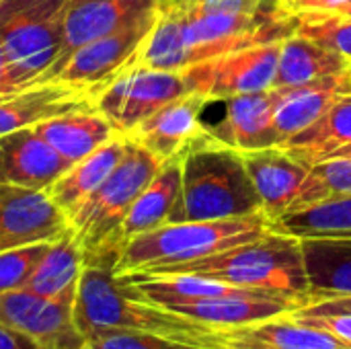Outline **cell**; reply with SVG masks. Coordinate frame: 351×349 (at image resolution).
I'll list each match as a JSON object with an SVG mask.
<instances>
[{
	"instance_id": "cell-21",
	"label": "cell",
	"mask_w": 351,
	"mask_h": 349,
	"mask_svg": "<svg viewBox=\"0 0 351 349\" xmlns=\"http://www.w3.org/2000/svg\"><path fill=\"white\" fill-rule=\"evenodd\" d=\"M125 144L128 138L123 134L115 136L93 154L74 163L60 179H56L45 189L47 197L68 218V222L117 167V163L125 152Z\"/></svg>"
},
{
	"instance_id": "cell-7",
	"label": "cell",
	"mask_w": 351,
	"mask_h": 349,
	"mask_svg": "<svg viewBox=\"0 0 351 349\" xmlns=\"http://www.w3.org/2000/svg\"><path fill=\"white\" fill-rule=\"evenodd\" d=\"M181 10L183 39L189 53V66L228 51L280 41L294 33L292 16L282 12L274 0H269L265 8L257 14L204 12L189 10L183 6Z\"/></svg>"
},
{
	"instance_id": "cell-24",
	"label": "cell",
	"mask_w": 351,
	"mask_h": 349,
	"mask_svg": "<svg viewBox=\"0 0 351 349\" xmlns=\"http://www.w3.org/2000/svg\"><path fill=\"white\" fill-rule=\"evenodd\" d=\"M308 302L351 296V237L300 239Z\"/></svg>"
},
{
	"instance_id": "cell-9",
	"label": "cell",
	"mask_w": 351,
	"mask_h": 349,
	"mask_svg": "<svg viewBox=\"0 0 351 349\" xmlns=\"http://www.w3.org/2000/svg\"><path fill=\"white\" fill-rule=\"evenodd\" d=\"M280 45L282 39L228 51L197 62L181 72L189 84V91L204 95L210 103L267 91L274 88Z\"/></svg>"
},
{
	"instance_id": "cell-20",
	"label": "cell",
	"mask_w": 351,
	"mask_h": 349,
	"mask_svg": "<svg viewBox=\"0 0 351 349\" xmlns=\"http://www.w3.org/2000/svg\"><path fill=\"white\" fill-rule=\"evenodd\" d=\"M278 107L274 113V136L278 146L313 125L341 95L351 93V70L300 86L278 88Z\"/></svg>"
},
{
	"instance_id": "cell-18",
	"label": "cell",
	"mask_w": 351,
	"mask_h": 349,
	"mask_svg": "<svg viewBox=\"0 0 351 349\" xmlns=\"http://www.w3.org/2000/svg\"><path fill=\"white\" fill-rule=\"evenodd\" d=\"M243 160L261 197L265 216L276 222L288 214L308 179L311 167L294 158L282 146L243 152Z\"/></svg>"
},
{
	"instance_id": "cell-16",
	"label": "cell",
	"mask_w": 351,
	"mask_h": 349,
	"mask_svg": "<svg viewBox=\"0 0 351 349\" xmlns=\"http://www.w3.org/2000/svg\"><path fill=\"white\" fill-rule=\"evenodd\" d=\"M93 95L58 80L35 82L0 99V138L19 130L35 128L47 119L78 109H93Z\"/></svg>"
},
{
	"instance_id": "cell-5",
	"label": "cell",
	"mask_w": 351,
	"mask_h": 349,
	"mask_svg": "<svg viewBox=\"0 0 351 349\" xmlns=\"http://www.w3.org/2000/svg\"><path fill=\"white\" fill-rule=\"evenodd\" d=\"M160 167L162 163L156 156L128 138L117 167L70 220V230L82 251L84 263H117L121 222Z\"/></svg>"
},
{
	"instance_id": "cell-8",
	"label": "cell",
	"mask_w": 351,
	"mask_h": 349,
	"mask_svg": "<svg viewBox=\"0 0 351 349\" xmlns=\"http://www.w3.org/2000/svg\"><path fill=\"white\" fill-rule=\"evenodd\" d=\"M158 10L160 8L144 14L142 19L130 23L128 27L115 33H109L105 37H99L78 47L58 66L47 70L39 82L58 80L82 88L95 97L103 86H107L111 80H115L119 74L128 70L138 47L142 45L144 37L152 29Z\"/></svg>"
},
{
	"instance_id": "cell-1",
	"label": "cell",
	"mask_w": 351,
	"mask_h": 349,
	"mask_svg": "<svg viewBox=\"0 0 351 349\" xmlns=\"http://www.w3.org/2000/svg\"><path fill=\"white\" fill-rule=\"evenodd\" d=\"M113 263H84L74 298L76 325L93 341L107 331H142L199 348L220 349L224 333L162 309L115 276Z\"/></svg>"
},
{
	"instance_id": "cell-31",
	"label": "cell",
	"mask_w": 351,
	"mask_h": 349,
	"mask_svg": "<svg viewBox=\"0 0 351 349\" xmlns=\"http://www.w3.org/2000/svg\"><path fill=\"white\" fill-rule=\"evenodd\" d=\"M348 195H351V156L325 160L311 169L308 179L302 185L290 212H298L308 206Z\"/></svg>"
},
{
	"instance_id": "cell-19",
	"label": "cell",
	"mask_w": 351,
	"mask_h": 349,
	"mask_svg": "<svg viewBox=\"0 0 351 349\" xmlns=\"http://www.w3.org/2000/svg\"><path fill=\"white\" fill-rule=\"evenodd\" d=\"M278 97V88H267L226 99V115L220 123L208 125L210 134L239 152L278 146L271 128Z\"/></svg>"
},
{
	"instance_id": "cell-22",
	"label": "cell",
	"mask_w": 351,
	"mask_h": 349,
	"mask_svg": "<svg viewBox=\"0 0 351 349\" xmlns=\"http://www.w3.org/2000/svg\"><path fill=\"white\" fill-rule=\"evenodd\" d=\"M306 167L351 156V93L341 95L313 125L282 144Z\"/></svg>"
},
{
	"instance_id": "cell-13",
	"label": "cell",
	"mask_w": 351,
	"mask_h": 349,
	"mask_svg": "<svg viewBox=\"0 0 351 349\" xmlns=\"http://www.w3.org/2000/svg\"><path fill=\"white\" fill-rule=\"evenodd\" d=\"M210 101L199 93H187L138 123L125 138L146 148L160 163L181 158L191 144L208 134L202 113Z\"/></svg>"
},
{
	"instance_id": "cell-43",
	"label": "cell",
	"mask_w": 351,
	"mask_h": 349,
	"mask_svg": "<svg viewBox=\"0 0 351 349\" xmlns=\"http://www.w3.org/2000/svg\"><path fill=\"white\" fill-rule=\"evenodd\" d=\"M0 62H6L4 60V51H2V43H0Z\"/></svg>"
},
{
	"instance_id": "cell-4",
	"label": "cell",
	"mask_w": 351,
	"mask_h": 349,
	"mask_svg": "<svg viewBox=\"0 0 351 349\" xmlns=\"http://www.w3.org/2000/svg\"><path fill=\"white\" fill-rule=\"evenodd\" d=\"M269 230L274 222L263 212L228 220L171 222L125 241L113 272L115 276L158 274L255 241Z\"/></svg>"
},
{
	"instance_id": "cell-45",
	"label": "cell",
	"mask_w": 351,
	"mask_h": 349,
	"mask_svg": "<svg viewBox=\"0 0 351 349\" xmlns=\"http://www.w3.org/2000/svg\"><path fill=\"white\" fill-rule=\"evenodd\" d=\"M78 349H95L90 344H86V346H82V348H78Z\"/></svg>"
},
{
	"instance_id": "cell-11",
	"label": "cell",
	"mask_w": 351,
	"mask_h": 349,
	"mask_svg": "<svg viewBox=\"0 0 351 349\" xmlns=\"http://www.w3.org/2000/svg\"><path fill=\"white\" fill-rule=\"evenodd\" d=\"M76 288L58 296L43 298L25 288L0 294V323L25 331L45 349H78L86 337L74 317Z\"/></svg>"
},
{
	"instance_id": "cell-10",
	"label": "cell",
	"mask_w": 351,
	"mask_h": 349,
	"mask_svg": "<svg viewBox=\"0 0 351 349\" xmlns=\"http://www.w3.org/2000/svg\"><path fill=\"white\" fill-rule=\"evenodd\" d=\"M187 93L191 91L183 72L134 68L103 86L93 97V103L95 109L125 136L160 107Z\"/></svg>"
},
{
	"instance_id": "cell-47",
	"label": "cell",
	"mask_w": 351,
	"mask_h": 349,
	"mask_svg": "<svg viewBox=\"0 0 351 349\" xmlns=\"http://www.w3.org/2000/svg\"><path fill=\"white\" fill-rule=\"evenodd\" d=\"M179 2H185V0H179Z\"/></svg>"
},
{
	"instance_id": "cell-41",
	"label": "cell",
	"mask_w": 351,
	"mask_h": 349,
	"mask_svg": "<svg viewBox=\"0 0 351 349\" xmlns=\"http://www.w3.org/2000/svg\"><path fill=\"white\" fill-rule=\"evenodd\" d=\"M179 4V0H160V8H169V6H175Z\"/></svg>"
},
{
	"instance_id": "cell-14",
	"label": "cell",
	"mask_w": 351,
	"mask_h": 349,
	"mask_svg": "<svg viewBox=\"0 0 351 349\" xmlns=\"http://www.w3.org/2000/svg\"><path fill=\"white\" fill-rule=\"evenodd\" d=\"M156 8H160V0H66L60 8L62 56L53 66L78 47L115 33Z\"/></svg>"
},
{
	"instance_id": "cell-46",
	"label": "cell",
	"mask_w": 351,
	"mask_h": 349,
	"mask_svg": "<svg viewBox=\"0 0 351 349\" xmlns=\"http://www.w3.org/2000/svg\"><path fill=\"white\" fill-rule=\"evenodd\" d=\"M274 2H276V6H280V4H284L286 0H274Z\"/></svg>"
},
{
	"instance_id": "cell-23",
	"label": "cell",
	"mask_w": 351,
	"mask_h": 349,
	"mask_svg": "<svg viewBox=\"0 0 351 349\" xmlns=\"http://www.w3.org/2000/svg\"><path fill=\"white\" fill-rule=\"evenodd\" d=\"M220 349H351L341 339L319 327L294 321L290 315L257 325L230 329Z\"/></svg>"
},
{
	"instance_id": "cell-35",
	"label": "cell",
	"mask_w": 351,
	"mask_h": 349,
	"mask_svg": "<svg viewBox=\"0 0 351 349\" xmlns=\"http://www.w3.org/2000/svg\"><path fill=\"white\" fill-rule=\"evenodd\" d=\"M269 0H185L179 2L189 10L204 12H224V14H257L265 8Z\"/></svg>"
},
{
	"instance_id": "cell-6",
	"label": "cell",
	"mask_w": 351,
	"mask_h": 349,
	"mask_svg": "<svg viewBox=\"0 0 351 349\" xmlns=\"http://www.w3.org/2000/svg\"><path fill=\"white\" fill-rule=\"evenodd\" d=\"M66 0H0V43L14 76L31 86L62 56L60 8Z\"/></svg>"
},
{
	"instance_id": "cell-39",
	"label": "cell",
	"mask_w": 351,
	"mask_h": 349,
	"mask_svg": "<svg viewBox=\"0 0 351 349\" xmlns=\"http://www.w3.org/2000/svg\"><path fill=\"white\" fill-rule=\"evenodd\" d=\"M0 349H45L21 329L0 323Z\"/></svg>"
},
{
	"instance_id": "cell-42",
	"label": "cell",
	"mask_w": 351,
	"mask_h": 349,
	"mask_svg": "<svg viewBox=\"0 0 351 349\" xmlns=\"http://www.w3.org/2000/svg\"><path fill=\"white\" fill-rule=\"evenodd\" d=\"M339 12H343V14H350V16H351V0L348 2V6H346L343 10H339Z\"/></svg>"
},
{
	"instance_id": "cell-34",
	"label": "cell",
	"mask_w": 351,
	"mask_h": 349,
	"mask_svg": "<svg viewBox=\"0 0 351 349\" xmlns=\"http://www.w3.org/2000/svg\"><path fill=\"white\" fill-rule=\"evenodd\" d=\"M88 344L95 349H208L142 331H107Z\"/></svg>"
},
{
	"instance_id": "cell-36",
	"label": "cell",
	"mask_w": 351,
	"mask_h": 349,
	"mask_svg": "<svg viewBox=\"0 0 351 349\" xmlns=\"http://www.w3.org/2000/svg\"><path fill=\"white\" fill-rule=\"evenodd\" d=\"M292 317V315H290ZM294 321L319 327L323 331H329L337 339H341L346 346L351 348V315H329V317H292Z\"/></svg>"
},
{
	"instance_id": "cell-25",
	"label": "cell",
	"mask_w": 351,
	"mask_h": 349,
	"mask_svg": "<svg viewBox=\"0 0 351 349\" xmlns=\"http://www.w3.org/2000/svg\"><path fill=\"white\" fill-rule=\"evenodd\" d=\"M33 130L72 165L119 136L113 123L95 107L70 111L66 115L47 119L43 123H37Z\"/></svg>"
},
{
	"instance_id": "cell-40",
	"label": "cell",
	"mask_w": 351,
	"mask_h": 349,
	"mask_svg": "<svg viewBox=\"0 0 351 349\" xmlns=\"http://www.w3.org/2000/svg\"><path fill=\"white\" fill-rule=\"evenodd\" d=\"M23 88H27V84H23L14 76V72L10 70V66L6 62H0V99L2 97H8L12 93H19Z\"/></svg>"
},
{
	"instance_id": "cell-12",
	"label": "cell",
	"mask_w": 351,
	"mask_h": 349,
	"mask_svg": "<svg viewBox=\"0 0 351 349\" xmlns=\"http://www.w3.org/2000/svg\"><path fill=\"white\" fill-rule=\"evenodd\" d=\"M68 232V218L45 191L0 185V253L31 243H53Z\"/></svg>"
},
{
	"instance_id": "cell-32",
	"label": "cell",
	"mask_w": 351,
	"mask_h": 349,
	"mask_svg": "<svg viewBox=\"0 0 351 349\" xmlns=\"http://www.w3.org/2000/svg\"><path fill=\"white\" fill-rule=\"evenodd\" d=\"M296 35L343 56L351 64V16L343 12H302L292 16Z\"/></svg>"
},
{
	"instance_id": "cell-28",
	"label": "cell",
	"mask_w": 351,
	"mask_h": 349,
	"mask_svg": "<svg viewBox=\"0 0 351 349\" xmlns=\"http://www.w3.org/2000/svg\"><path fill=\"white\" fill-rule=\"evenodd\" d=\"M189 66V53L183 39V10L179 4L160 8L158 16L138 47L128 70H165L181 72Z\"/></svg>"
},
{
	"instance_id": "cell-27",
	"label": "cell",
	"mask_w": 351,
	"mask_h": 349,
	"mask_svg": "<svg viewBox=\"0 0 351 349\" xmlns=\"http://www.w3.org/2000/svg\"><path fill=\"white\" fill-rule=\"evenodd\" d=\"M179 191H181V158H173V160L162 163L156 177L138 195V200L132 204L130 212L125 214L121 228H119L121 247L125 241L138 234H144L158 226L169 224Z\"/></svg>"
},
{
	"instance_id": "cell-37",
	"label": "cell",
	"mask_w": 351,
	"mask_h": 349,
	"mask_svg": "<svg viewBox=\"0 0 351 349\" xmlns=\"http://www.w3.org/2000/svg\"><path fill=\"white\" fill-rule=\"evenodd\" d=\"M329 315H351V296L308 302L292 313V317H329Z\"/></svg>"
},
{
	"instance_id": "cell-15",
	"label": "cell",
	"mask_w": 351,
	"mask_h": 349,
	"mask_svg": "<svg viewBox=\"0 0 351 349\" xmlns=\"http://www.w3.org/2000/svg\"><path fill=\"white\" fill-rule=\"evenodd\" d=\"M300 306L304 304L298 300L274 296L267 292H245V294L187 300V302L171 304V306H162V309H169L177 315L210 325L214 329L230 331V329L257 325L261 321H269L276 317L292 315Z\"/></svg>"
},
{
	"instance_id": "cell-30",
	"label": "cell",
	"mask_w": 351,
	"mask_h": 349,
	"mask_svg": "<svg viewBox=\"0 0 351 349\" xmlns=\"http://www.w3.org/2000/svg\"><path fill=\"white\" fill-rule=\"evenodd\" d=\"M274 228L298 239L351 237V195L290 212L278 218L274 222Z\"/></svg>"
},
{
	"instance_id": "cell-38",
	"label": "cell",
	"mask_w": 351,
	"mask_h": 349,
	"mask_svg": "<svg viewBox=\"0 0 351 349\" xmlns=\"http://www.w3.org/2000/svg\"><path fill=\"white\" fill-rule=\"evenodd\" d=\"M350 0H286L278 8L288 16L302 12H339L348 6Z\"/></svg>"
},
{
	"instance_id": "cell-26",
	"label": "cell",
	"mask_w": 351,
	"mask_h": 349,
	"mask_svg": "<svg viewBox=\"0 0 351 349\" xmlns=\"http://www.w3.org/2000/svg\"><path fill=\"white\" fill-rule=\"evenodd\" d=\"M350 70L351 64L343 56L319 45L313 39L292 33L282 39L274 88L311 84Z\"/></svg>"
},
{
	"instance_id": "cell-33",
	"label": "cell",
	"mask_w": 351,
	"mask_h": 349,
	"mask_svg": "<svg viewBox=\"0 0 351 349\" xmlns=\"http://www.w3.org/2000/svg\"><path fill=\"white\" fill-rule=\"evenodd\" d=\"M51 243H31L0 253V294L21 290L37 269Z\"/></svg>"
},
{
	"instance_id": "cell-44",
	"label": "cell",
	"mask_w": 351,
	"mask_h": 349,
	"mask_svg": "<svg viewBox=\"0 0 351 349\" xmlns=\"http://www.w3.org/2000/svg\"><path fill=\"white\" fill-rule=\"evenodd\" d=\"M4 183V177H2V160H0V185Z\"/></svg>"
},
{
	"instance_id": "cell-29",
	"label": "cell",
	"mask_w": 351,
	"mask_h": 349,
	"mask_svg": "<svg viewBox=\"0 0 351 349\" xmlns=\"http://www.w3.org/2000/svg\"><path fill=\"white\" fill-rule=\"evenodd\" d=\"M82 267L84 257L70 230L49 245L47 253L29 278L25 290L43 298H58L78 286Z\"/></svg>"
},
{
	"instance_id": "cell-17",
	"label": "cell",
	"mask_w": 351,
	"mask_h": 349,
	"mask_svg": "<svg viewBox=\"0 0 351 349\" xmlns=\"http://www.w3.org/2000/svg\"><path fill=\"white\" fill-rule=\"evenodd\" d=\"M0 160L4 183L33 191H45L72 167L33 128L2 136Z\"/></svg>"
},
{
	"instance_id": "cell-2",
	"label": "cell",
	"mask_w": 351,
	"mask_h": 349,
	"mask_svg": "<svg viewBox=\"0 0 351 349\" xmlns=\"http://www.w3.org/2000/svg\"><path fill=\"white\" fill-rule=\"evenodd\" d=\"M259 212H263V204L243 152L222 144L208 130L181 156V191L169 224L228 220Z\"/></svg>"
},
{
	"instance_id": "cell-3",
	"label": "cell",
	"mask_w": 351,
	"mask_h": 349,
	"mask_svg": "<svg viewBox=\"0 0 351 349\" xmlns=\"http://www.w3.org/2000/svg\"><path fill=\"white\" fill-rule=\"evenodd\" d=\"M160 274H189L216 282H224L237 288L261 290L274 296L298 300L308 304V278L302 255V243L282 230H269L267 234L226 249L222 253L175 265L158 274H134V276H160Z\"/></svg>"
}]
</instances>
